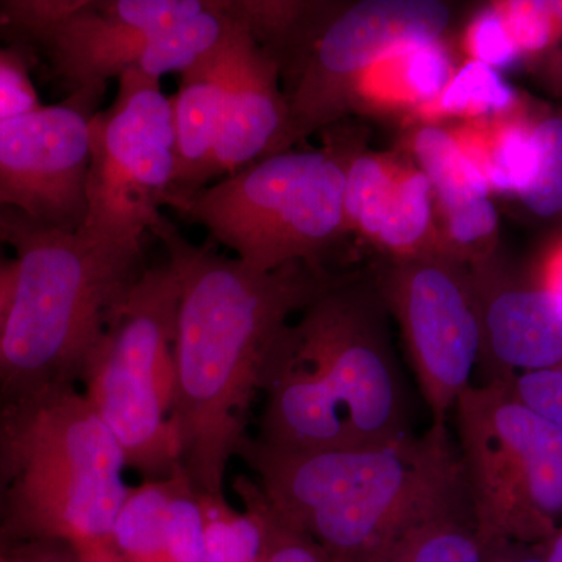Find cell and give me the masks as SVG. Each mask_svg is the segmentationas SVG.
I'll return each mask as SVG.
<instances>
[{"mask_svg":"<svg viewBox=\"0 0 562 562\" xmlns=\"http://www.w3.org/2000/svg\"><path fill=\"white\" fill-rule=\"evenodd\" d=\"M238 24L232 0H209L202 13L151 36L133 69L160 81L183 74L220 50Z\"/></svg>","mask_w":562,"mask_h":562,"instance_id":"obj_21","label":"cell"},{"mask_svg":"<svg viewBox=\"0 0 562 562\" xmlns=\"http://www.w3.org/2000/svg\"><path fill=\"white\" fill-rule=\"evenodd\" d=\"M3 210H5V206L0 205V247L3 246V243H2V216H3Z\"/></svg>","mask_w":562,"mask_h":562,"instance_id":"obj_38","label":"cell"},{"mask_svg":"<svg viewBox=\"0 0 562 562\" xmlns=\"http://www.w3.org/2000/svg\"><path fill=\"white\" fill-rule=\"evenodd\" d=\"M452 22L438 0H361L346 9L312 2L277 54L290 113L288 146L325 132L353 110L368 70L391 52L441 40Z\"/></svg>","mask_w":562,"mask_h":562,"instance_id":"obj_9","label":"cell"},{"mask_svg":"<svg viewBox=\"0 0 562 562\" xmlns=\"http://www.w3.org/2000/svg\"><path fill=\"white\" fill-rule=\"evenodd\" d=\"M180 286L168 261L146 268L92 351L83 395L120 443L127 469L161 480L180 465L172 424Z\"/></svg>","mask_w":562,"mask_h":562,"instance_id":"obj_7","label":"cell"},{"mask_svg":"<svg viewBox=\"0 0 562 562\" xmlns=\"http://www.w3.org/2000/svg\"><path fill=\"white\" fill-rule=\"evenodd\" d=\"M344 214L349 232L360 233L384 260L453 255L436 220L430 180L416 161L401 155L351 151Z\"/></svg>","mask_w":562,"mask_h":562,"instance_id":"obj_14","label":"cell"},{"mask_svg":"<svg viewBox=\"0 0 562 562\" xmlns=\"http://www.w3.org/2000/svg\"><path fill=\"white\" fill-rule=\"evenodd\" d=\"M150 235L180 286L171 412L180 464L199 492L225 495L273 347L335 279L310 262L258 271L211 243H191L166 216Z\"/></svg>","mask_w":562,"mask_h":562,"instance_id":"obj_1","label":"cell"},{"mask_svg":"<svg viewBox=\"0 0 562 562\" xmlns=\"http://www.w3.org/2000/svg\"><path fill=\"white\" fill-rule=\"evenodd\" d=\"M453 416L482 541H546L562 524V430L506 383L472 384Z\"/></svg>","mask_w":562,"mask_h":562,"instance_id":"obj_8","label":"cell"},{"mask_svg":"<svg viewBox=\"0 0 562 562\" xmlns=\"http://www.w3.org/2000/svg\"><path fill=\"white\" fill-rule=\"evenodd\" d=\"M5 562H81L72 543L60 539H25L3 550Z\"/></svg>","mask_w":562,"mask_h":562,"instance_id":"obj_31","label":"cell"},{"mask_svg":"<svg viewBox=\"0 0 562 562\" xmlns=\"http://www.w3.org/2000/svg\"><path fill=\"white\" fill-rule=\"evenodd\" d=\"M206 549L203 562H262L265 531L250 506L236 509L225 495L202 494Z\"/></svg>","mask_w":562,"mask_h":562,"instance_id":"obj_23","label":"cell"},{"mask_svg":"<svg viewBox=\"0 0 562 562\" xmlns=\"http://www.w3.org/2000/svg\"><path fill=\"white\" fill-rule=\"evenodd\" d=\"M349 147L328 140L321 149L272 155L187 195L166 201L211 241L258 271L291 262L324 266L349 233L344 214Z\"/></svg>","mask_w":562,"mask_h":562,"instance_id":"obj_6","label":"cell"},{"mask_svg":"<svg viewBox=\"0 0 562 562\" xmlns=\"http://www.w3.org/2000/svg\"><path fill=\"white\" fill-rule=\"evenodd\" d=\"M288 127L279 63L239 22L233 33L231 83L210 183L290 150Z\"/></svg>","mask_w":562,"mask_h":562,"instance_id":"obj_16","label":"cell"},{"mask_svg":"<svg viewBox=\"0 0 562 562\" xmlns=\"http://www.w3.org/2000/svg\"><path fill=\"white\" fill-rule=\"evenodd\" d=\"M469 268L482 319L483 383H508L561 364L562 303L552 292L514 281L494 258Z\"/></svg>","mask_w":562,"mask_h":562,"instance_id":"obj_15","label":"cell"},{"mask_svg":"<svg viewBox=\"0 0 562 562\" xmlns=\"http://www.w3.org/2000/svg\"><path fill=\"white\" fill-rule=\"evenodd\" d=\"M0 562H5V557H3V552H0Z\"/></svg>","mask_w":562,"mask_h":562,"instance_id":"obj_39","label":"cell"},{"mask_svg":"<svg viewBox=\"0 0 562 562\" xmlns=\"http://www.w3.org/2000/svg\"><path fill=\"white\" fill-rule=\"evenodd\" d=\"M532 283L542 290L552 292L554 297L562 303V241L547 251L546 257L536 269Z\"/></svg>","mask_w":562,"mask_h":562,"instance_id":"obj_32","label":"cell"},{"mask_svg":"<svg viewBox=\"0 0 562 562\" xmlns=\"http://www.w3.org/2000/svg\"><path fill=\"white\" fill-rule=\"evenodd\" d=\"M465 46L472 60L482 61L501 72L522 63L497 3L484 7L475 14L465 33Z\"/></svg>","mask_w":562,"mask_h":562,"instance_id":"obj_27","label":"cell"},{"mask_svg":"<svg viewBox=\"0 0 562 562\" xmlns=\"http://www.w3.org/2000/svg\"><path fill=\"white\" fill-rule=\"evenodd\" d=\"M373 284L403 344L431 425L449 427L482 357V319L471 268L449 254L384 260Z\"/></svg>","mask_w":562,"mask_h":562,"instance_id":"obj_11","label":"cell"},{"mask_svg":"<svg viewBox=\"0 0 562 562\" xmlns=\"http://www.w3.org/2000/svg\"><path fill=\"white\" fill-rule=\"evenodd\" d=\"M110 546L124 562H203L201 492L181 464L161 480L128 490L111 528Z\"/></svg>","mask_w":562,"mask_h":562,"instance_id":"obj_18","label":"cell"},{"mask_svg":"<svg viewBox=\"0 0 562 562\" xmlns=\"http://www.w3.org/2000/svg\"><path fill=\"white\" fill-rule=\"evenodd\" d=\"M233 490L241 505L250 506L260 517L265 531L262 562H333L313 539L292 528L273 512L251 476H236Z\"/></svg>","mask_w":562,"mask_h":562,"instance_id":"obj_25","label":"cell"},{"mask_svg":"<svg viewBox=\"0 0 562 562\" xmlns=\"http://www.w3.org/2000/svg\"><path fill=\"white\" fill-rule=\"evenodd\" d=\"M81 562H124L109 542H91L76 546Z\"/></svg>","mask_w":562,"mask_h":562,"instance_id":"obj_35","label":"cell"},{"mask_svg":"<svg viewBox=\"0 0 562 562\" xmlns=\"http://www.w3.org/2000/svg\"><path fill=\"white\" fill-rule=\"evenodd\" d=\"M506 384L516 397L562 430V362L546 371L514 376Z\"/></svg>","mask_w":562,"mask_h":562,"instance_id":"obj_29","label":"cell"},{"mask_svg":"<svg viewBox=\"0 0 562 562\" xmlns=\"http://www.w3.org/2000/svg\"><path fill=\"white\" fill-rule=\"evenodd\" d=\"M16 279L0 335V402L77 387L111 317L146 271L143 244L95 241L5 209Z\"/></svg>","mask_w":562,"mask_h":562,"instance_id":"obj_4","label":"cell"},{"mask_svg":"<svg viewBox=\"0 0 562 562\" xmlns=\"http://www.w3.org/2000/svg\"><path fill=\"white\" fill-rule=\"evenodd\" d=\"M206 7L209 0H83L33 54L43 55L70 94L120 79L135 68L151 36Z\"/></svg>","mask_w":562,"mask_h":562,"instance_id":"obj_13","label":"cell"},{"mask_svg":"<svg viewBox=\"0 0 562 562\" xmlns=\"http://www.w3.org/2000/svg\"><path fill=\"white\" fill-rule=\"evenodd\" d=\"M105 91L91 85L0 124V205L44 227L81 231L91 121Z\"/></svg>","mask_w":562,"mask_h":562,"instance_id":"obj_12","label":"cell"},{"mask_svg":"<svg viewBox=\"0 0 562 562\" xmlns=\"http://www.w3.org/2000/svg\"><path fill=\"white\" fill-rule=\"evenodd\" d=\"M2 403V402H0ZM13 443L9 541L109 542L131 486L120 443L83 392L5 405Z\"/></svg>","mask_w":562,"mask_h":562,"instance_id":"obj_5","label":"cell"},{"mask_svg":"<svg viewBox=\"0 0 562 562\" xmlns=\"http://www.w3.org/2000/svg\"><path fill=\"white\" fill-rule=\"evenodd\" d=\"M176 172L172 95L160 80L127 70L114 101L91 121L87 217L79 233L95 241L143 244L165 217Z\"/></svg>","mask_w":562,"mask_h":562,"instance_id":"obj_10","label":"cell"},{"mask_svg":"<svg viewBox=\"0 0 562 562\" xmlns=\"http://www.w3.org/2000/svg\"><path fill=\"white\" fill-rule=\"evenodd\" d=\"M14 479L13 443L5 406L0 403V552L10 546L9 519Z\"/></svg>","mask_w":562,"mask_h":562,"instance_id":"obj_30","label":"cell"},{"mask_svg":"<svg viewBox=\"0 0 562 562\" xmlns=\"http://www.w3.org/2000/svg\"><path fill=\"white\" fill-rule=\"evenodd\" d=\"M536 550L543 562H562V524L541 543H536Z\"/></svg>","mask_w":562,"mask_h":562,"instance_id":"obj_36","label":"cell"},{"mask_svg":"<svg viewBox=\"0 0 562 562\" xmlns=\"http://www.w3.org/2000/svg\"><path fill=\"white\" fill-rule=\"evenodd\" d=\"M412 151L430 180L439 227L454 257L469 266L494 258L498 213L491 188L457 136L436 124L422 125Z\"/></svg>","mask_w":562,"mask_h":562,"instance_id":"obj_17","label":"cell"},{"mask_svg":"<svg viewBox=\"0 0 562 562\" xmlns=\"http://www.w3.org/2000/svg\"><path fill=\"white\" fill-rule=\"evenodd\" d=\"M483 561L484 542L464 497L409 525L364 562Z\"/></svg>","mask_w":562,"mask_h":562,"instance_id":"obj_20","label":"cell"},{"mask_svg":"<svg viewBox=\"0 0 562 562\" xmlns=\"http://www.w3.org/2000/svg\"><path fill=\"white\" fill-rule=\"evenodd\" d=\"M43 105L31 77V57L0 46V124Z\"/></svg>","mask_w":562,"mask_h":562,"instance_id":"obj_28","label":"cell"},{"mask_svg":"<svg viewBox=\"0 0 562 562\" xmlns=\"http://www.w3.org/2000/svg\"><path fill=\"white\" fill-rule=\"evenodd\" d=\"M386 314L373 281L333 280L273 347L254 438L279 452H317L413 435Z\"/></svg>","mask_w":562,"mask_h":562,"instance_id":"obj_2","label":"cell"},{"mask_svg":"<svg viewBox=\"0 0 562 562\" xmlns=\"http://www.w3.org/2000/svg\"><path fill=\"white\" fill-rule=\"evenodd\" d=\"M522 61L552 66L560 58L562 31L547 0L497 2Z\"/></svg>","mask_w":562,"mask_h":562,"instance_id":"obj_26","label":"cell"},{"mask_svg":"<svg viewBox=\"0 0 562 562\" xmlns=\"http://www.w3.org/2000/svg\"><path fill=\"white\" fill-rule=\"evenodd\" d=\"M238 458L281 519L333 562H364L465 492L449 427L384 446L279 452L249 436Z\"/></svg>","mask_w":562,"mask_h":562,"instance_id":"obj_3","label":"cell"},{"mask_svg":"<svg viewBox=\"0 0 562 562\" xmlns=\"http://www.w3.org/2000/svg\"><path fill=\"white\" fill-rule=\"evenodd\" d=\"M519 98L501 70L471 60L454 72L442 94L422 111L431 116H454L483 121L517 111Z\"/></svg>","mask_w":562,"mask_h":562,"instance_id":"obj_22","label":"cell"},{"mask_svg":"<svg viewBox=\"0 0 562 562\" xmlns=\"http://www.w3.org/2000/svg\"><path fill=\"white\" fill-rule=\"evenodd\" d=\"M233 33L220 50L180 74L179 90L172 95L177 172L168 199L191 194L210 184L231 83Z\"/></svg>","mask_w":562,"mask_h":562,"instance_id":"obj_19","label":"cell"},{"mask_svg":"<svg viewBox=\"0 0 562 562\" xmlns=\"http://www.w3.org/2000/svg\"><path fill=\"white\" fill-rule=\"evenodd\" d=\"M550 3H552L554 18H557L558 24L562 29V0H554V2Z\"/></svg>","mask_w":562,"mask_h":562,"instance_id":"obj_37","label":"cell"},{"mask_svg":"<svg viewBox=\"0 0 562 562\" xmlns=\"http://www.w3.org/2000/svg\"><path fill=\"white\" fill-rule=\"evenodd\" d=\"M530 172L516 198L543 220L562 214V116L550 114L531 125Z\"/></svg>","mask_w":562,"mask_h":562,"instance_id":"obj_24","label":"cell"},{"mask_svg":"<svg viewBox=\"0 0 562 562\" xmlns=\"http://www.w3.org/2000/svg\"><path fill=\"white\" fill-rule=\"evenodd\" d=\"M14 279H16V261L14 258L7 257L0 247V335H2L7 310H9Z\"/></svg>","mask_w":562,"mask_h":562,"instance_id":"obj_34","label":"cell"},{"mask_svg":"<svg viewBox=\"0 0 562 562\" xmlns=\"http://www.w3.org/2000/svg\"><path fill=\"white\" fill-rule=\"evenodd\" d=\"M483 562H543L535 546L512 541L484 542Z\"/></svg>","mask_w":562,"mask_h":562,"instance_id":"obj_33","label":"cell"}]
</instances>
